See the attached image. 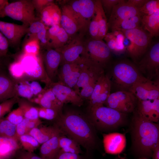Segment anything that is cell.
<instances>
[{
    "label": "cell",
    "mask_w": 159,
    "mask_h": 159,
    "mask_svg": "<svg viewBox=\"0 0 159 159\" xmlns=\"http://www.w3.org/2000/svg\"><path fill=\"white\" fill-rule=\"evenodd\" d=\"M103 142L106 153L117 154L122 153L126 145L125 135L122 133L113 132L103 135Z\"/></svg>",
    "instance_id": "cell-21"
},
{
    "label": "cell",
    "mask_w": 159,
    "mask_h": 159,
    "mask_svg": "<svg viewBox=\"0 0 159 159\" xmlns=\"http://www.w3.org/2000/svg\"><path fill=\"white\" fill-rule=\"evenodd\" d=\"M40 44L35 37L29 36V37L24 47V54L37 56L40 53Z\"/></svg>",
    "instance_id": "cell-37"
},
{
    "label": "cell",
    "mask_w": 159,
    "mask_h": 159,
    "mask_svg": "<svg viewBox=\"0 0 159 159\" xmlns=\"http://www.w3.org/2000/svg\"><path fill=\"white\" fill-rule=\"evenodd\" d=\"M141 73L147 79L152 80L158 76L159 68V42L153 43L137 63Z\"/></svg>",
    "instance_id": "cell-8"
},
{
    "label": "cell",
    "mask_w": 159,
    "mask_h": 159,
    "mask_svg": "<svg viewBox=\"0 0 159 159\" xmlns=\"http://www.w3.org/2000/svg\"><path fill=\"white\" fill-rule=\"evenodd\" d=\"M91 39H97L99 32L98 16L95 11L89 24L88 29Z\"/></svg>",
    "instance_id": "cell-43"
},
{
    "label": "cell",
    "mask_w": 159,
    "mask_h": 159,
    "mask_svg": "<svg viewBox=\"0 0 159 159\" xmlns=\"http://www.w3.org/2000/svg\"><path fill=\"white\" fill-rule=\"evenodd\" d=\"M61 10L60 24L69 37L79 31H85L81 21L69 5L63 6Z\"/></svg>",
    "instance_id": "cell-15"
},
{
    "label": "cell",
    "mask_w": 159,
    "mask_h": 159,
    "mask_svg": "<svg viewBox=\"0 0 159 159\" xmlns=\"http://www.w3.org/2000/svg\"><path fill=\"white\" fill-rule=\"evenodd\" d=\"M47 86L63 104L69 102L79 107L83 105V99L74 89L59 82H52Z\"/></svg>",
    "instance_id": "cell-14"
},
{
    "label": "cell",
    "mask_w": 159,
    "mask_h": 159,
    "mask_svg": "<svg viewBox=\"0 0 159 159\" xmlns=\"http://www.w3.org/2000/svg\"><path fill=\"white\" fill-rule=\"evenodd\" d=\"M81 21L85 31L88 29L90 22L95 11V1L76 0L68 4Z\"/></svg>",
    "instance_id": "cell-17"
},
{
    "label": "cell",
    "mask_w": 159,
    "mask_h": 159,
    "mask_svg": "<svg viewBox=\"0 0 159 159\" xmlns=\"http://www.w3.org/2000/svg\"><path fill=\"white\" fill-rule=\"evenodd\" d=\"M95 11L98 16L99 23V32L97 39L102 40L107 33L108 22L100 0L95 1Z\"/></svg>",
    "instance_id": "cell-31"
},
{
    "label": "cell",
    "mask_w": 159,
    "mask_h": 159,
    "mask_svg": "<svg viewBox=\"0 0 159 159\" xmlns=\"http://www.w3.org/2000/svg\"><path fill=\"white\" fill-rule=\"evenodd\" d=\"M121 31L131 41L127 51L132 59L137 63L149 48L152 37L142 28Z\"/></svg>",
    "instance_id": "cell-5"
},
{
    "label": "cell",
    "mask_w": 159,
    "mask_h": 159,
    "mask_svg": "<svg viewBox=\"0 0 159 159\" xmlns=\"http://www.w3.org/2000/svg\"><path fill=\"white\" fill-rule=\"evenodd\" d=\"M32 0H20L9 3L4 9L5 16H7L23 24L29 26L37 19Z\"/></svg>",
    "instance_id": "cell-6"
},
{
    "label": "cell",
    "mask_w": 159,
    "mask_h": 159,
    "mask_svg": "<svg viewBox=\"0 0 159 159\" xmlns=\"http://www.w3.org/2000/svg\"><path fill=\"white\" fill-rule=\"evenodd\" d=\"M121 0H100L102 7L105 13L109 15H110L113 7Z\"/></svg>",
    "instance_id": "cell-48"
},
{
    "label": "cell",
    "mask_w": 159,
    "mask_h": 159,
    "mask_svg": "<svg viewBox=\"0 0 159 159\" xmlns=\"http://www.w3.org/2000/svg\"><path fill=\"white\" fill-rule=\"evenodd\" d=\"M9 69L10 75L14 80L20 79L25 76L24 69L19 61L11 64Z\"/></svg>",
    "instance_id": "cell-41"
},
{
    "label": "cell",
    "mask_w": 159,
    "mask_h": 159,
    "mask_svg": "<svg viewBox=\"0 0 159 159\" xmlns=\"http://www.w3.org/2000/svg\"><path fill=\"white\" fill-rule=\"evenodd\" d=\"M59 144L60 149L64 152L78 154L80 152L79 144L71 138L60 135Z\"/></svg>",
    "instance_id": "cell-35"
},
{
    "label": "cell",
    "mask_w": 159,
    "mask_h": 159,
    "mask_svg": "<svg viewBox=\"0 0 159 159\" xmlns=\"http://www.w3.org/2000/svg\"><path fill=\"white\" fill-rule=\"evenodd\" d=\"M42 123V122L39 118L33 120H30L27 125L26 134L32 129L38 127Z\"/></svg>",
    "instance_id": "cell-55"
},
{
    "label": "cell",
    "mask_w": 159,
    "mask_h": 159,
    "mask_svg": "<svg viewBox=\"0 0 159 159\" xmlns=\"http://www.w3.org/2000/svg\"><path fill=\"white\" fill-rule=\"evenodd\" d=\"M29 120L24 118L21 122L16 125V135L18 140L21 136L26 134L27 125Z\"/></svg>",
    "instance_id": "cell-50"
},
{
    "label": "cell",
    "mask_w": 159,
    "mask_h": 159,
    "mask_svg": "<svg viewBox=\"0 0 159 159\" xmlns=\"http://www.w3.org/2000/svg\"><path fill=\"white\" fill-rule=\"evenodd\" d=\"M138 10L142 17L152 14L159 10V0H148L143 7Z\"/></svg>",
    "instance_id": "cell-40"
},
{
    "label": "cell",
    "mask_w": 159,
    "mask_h": 159,
    "mask_svg": "<svg viewBox=\"0 0 159 159\" xmlns=\"http://www.w3.org/2000/svg\"><path fill=\"white\" fill-rule=\"evenodd\" d=\"M42 57L47 74L51 82H53L58 74V68L61 62V54L57 49L49 48Z\"/></svg>",
    "instance_id": "cell-22"
},
{
    "label": "cell",
    "mask_w": 159,
    "mask_h": 159,
    "mask_svg": "<svg viewBox=\"0 0 159 159\" xmlns=\"http://www.w3.org/2000/svg\"><path fill=\"white\" fill-rule=\"evenodd\" d=\"M39 13L40 20L46 26L60 24L61 10L54 2L46 6Z\"/></svg>",
    "instance_id": "cell-25"
},
{
    "label": "cell",
    "mask_w": 159,
    "mask_h": 159,
    "mask_svg": "<svg viewBox=\"0 0 159 159\" xmlns=\"http://www.w3.org/2000/svg\"><path fill=\"white\" fill-rule=\"evenodd\" d=\"M90 112V121L94 126L103 130H113L125 122L126 114L104 105Z\"/></svg>",
    "instance_id": "cell-4"
},
{
    "label": "cell",
    "mask_w": 159,
    "mask_h": 159,
    "mask_svg": "<svg viewBox=\"0 0 159 159\" xmlns=\"http://www.w3.org/2000/svg\"><path fill=\"white\" fill-rule=\"evenodd\" d=\"M86 50L90 58L103 67L110 58L111 52L102 40L89 39L85 43Z\"/></svg>",
    "instance_id": "cell-12"
},
{
    "label": "cell",
    "mask_w": 159,
    "mask_h": 159,
    "mask_svg": "<svg viewBox=\"0 0 159 159\" xmlns=\"http://www.w3.org/2000/svg\"><path fill=\"white\" fill-rule=\"evenodd\" d=\"M61 132V131L56 125L35 128L27 134L33 137L39 144H42Z\"/></svg>",
    "instance_id": "cell-27"
},
{
    "label": "cell",
    "mask_w": 159,
    "mask_h": 159,
    "mask_svg": "<svg viewBox=\"0 0 159 159\" xmlns=\"http://www.w3.org/2000/svg\"><path fill=\"white\" fill-rule=\"evenodd\" d=\"M88 58L84 56L75 62L62 64L61 70L57 74L58 82L74 89L77 83L81 70Z\"/></svg>",
    "instance_id": "cell-10"
},
{
    "label": "cell",
    "mask_w": 159,
    "mask_h": 159,
    "mask_svg": "<svg viewBox=\"0 0 159 159\" xmlns=\"http://www.w3.org/2000/svg\"><path fill=\"white\" fill-rule=\"evenodd\" d=\"M136 113L140 117L157 123L159 120V99L138 100Z\"/></svg>",
    "instance_id": "cell-20"
},
{
    "label": "cell",
    "mask_w": 159,
    "mask_h": 159,
    "mask_svg": "<svg viewBox=\"0 0 159 159\" xmlns=\"http://www.w3.org/2000/svg\"><path fill=\"white\" fill-rule=\"evenodd\" d=\"M16 96L30 101L34 97L31 88L24 77L19 80H15Z\"/></svg>",
    "instance_id": "cell-33"
},
{
    "label": "cell",
    "mask_w": 159,
    "mask_h": 159,
    "mask_svg": "<svg viewBox=\"0 0 159 159\" xmlns=\"http://www.w3.org/2000/svg\"><path fill=\"white\" fill-rule=\"evenodd\" d=\"M61 27L60 24L55 25L51 26L47 31V38L49 43V48L50 43L55 38Z\"/></svg>",
    "instance_id": "cell-52"
},
{
    "label": "cell",
    "mask_w": 159,
    "mask_h": 159,
    "mask_svg": "<svg viewBox=\"0 0 159 159\" xmlns=\"http://www.w3.org/2000/svg\"><path fill=\"white\" fill-rule=\"evenodd\" d=\"M18 141L12 138L0 137V158L14 157L20 149Z\"/></svg>",
    "instance_id": "cell-30"
},
{
    "label": "cell",
    "mask_w": 159,
    "mask_h": 159,
    "mask_svg": "<svg viewBox=\"0 0 159 159\" xmlns=\"http://www.w3.org/2000/svg\"><path fill=\"white\" fill-rule=\"evenodd\" d=\"M57 50L61 54L62 64L74 62L83 56H88L85 43L79 37L74 38L62 48Z\"/></svg>",
    "instance_id": "cell-13"
},
{
    "label": "cell",
    "mask_w": 159,
    "mask_h": 159,
    "mask_svg": "<svg viewBox=\"0 0 159 159\" xmlns=\"http://www.w3.org/2000/svg\"><path fill=\"white\" fill-rule=\"evenodd\" d=\"M9 45L7 39L0 32V58L6 55Z\"/></svg>",
    "instance_id": "cell-49"
},
{
    "label": "cell",
    "mask_w": 159,
    "mask_h": 159,
    "mask_svg": "<svg viewBox=\"0 0 159 159\" xmlns=\"http://www.w3.org/2000/svg\"><path fill=\"white\" fill-rule=\"evenodd\" d=\"M132 146L142 158L151 157L153 150L159 143V126L139 116L136 113L133 120Z\"/></svg>",
    "instance_id": "cell-2"
},
{
    "label": "cell",
    "mask_w": 159,
    "mask_h": 159,
    "mask_svg": "<svg viewBox=\"0 0 159 159\" xmlns=\"http://www.w3.org/2000/svg\"><path fill=\"white\" fill-rule=\"evenodd\" d=\"M129 91L134 95L138 100L159 99L158 80L153 81L143 77L134 84Z\"/></svg>",
    "instance_id": "cell-11"
},
{
    "label": "cell",
    "mask_w": 159,
    "mask_h": 159,
    "mask_svg": "<svg viewBox=\"0 0 159 159\" xmlns=\"http://www.w3.org/2000/svg\"><path fill=\"white\" fill-rule=\"evenodd\" d=\"M103 73V67L94 62L89 58L81 70L74 89L79 95L81 90L90 81L99 78Z\"/></svg>",
    "instance_id": "cell-16"
},
{
    "label": "cell",
    "mask_w": 159,
    "mask_h": 159,
    "mask_svg": "<svg viewBox=\"0 0 159 159\" xmlns=\"http://www.w3.org/2000/svg\"><path fill=\"white\" fill-rule=\"evenodd\" d=\"M30 102L38 104L41 107L53 110L59 114L62 113L63 104L57 98L51 90L47 86L44 89L42 93Z\"/></svg>",
    "instance_id": "cell-23"
},
{
    "label": "cell",
    "mask_w": 159,
    "mask_h": 159,
    "mask_svg": "<svg viewBox=\"0 0 159 159\" xmlns=\"http://www.w3.org/2000/svg\"><path fill=\"white\" fill-rule=\"evenodd\" d=\"M137 101L131 92L120 90L110 93L104 104L107 107L126 114L134 110Z\"/></svg>",
    "instance_id": "cell-9"
},
{
    "label": "cell",
    "mask_w": 159,
    "mask_h": 159,
    "mask_svg": "<svg viewBox=\"0 0 159 159\" xmlns=\"http://www.w3.org/2000/svg\"><path fill=\"white\" fill-rule=\"evenodd\" d=\"M142 17L140 15H137L127 18L112 28L111 29L112 30H125L135 28H142L141 21Z\"/></svg>",
    "instance_id": "cell-34"
},
{
    "label": "cell",
    "mask_w": 159,
    "mask_h": 159,
    "mask_svg": "<svg viewBox=\"0 0 159 159\" xmlns=\"http://www.w3.org/2000/svg\"><path fill=\"white\" fill-rule=\"evenodd\" d=\"M14 157L15 159H42L33 152H29L24 150L19 149Z\"/></svg>",
    "instance_id": "cell-46"
},
{
    "label": "cell",
    "mask_w": 159,
    "mask_h": 159,
    "mask_svg": "<svg viewBox=\"0 0 159 159\" xmlns=\"http://www.w3.org/2000/svg\"><path fill=\"white\" fill-rule=\"evenodd\" d=\"M148 0H128L126 1L128 4L139 9L143 7Z\"/></svg>",
    "instance_id": "cell-54"
},
{
    "label": "cell",
    "mask_w": 159,
    "mask_h": 159,
    "mask_svg": "<svg viewBox=\"0 0 159 159\" xmlns=\"http://www.w3.org/2000/svg\"><path fill=\"white\" fill-rule=\"evenodd\" d=\"M35 10L39 13L46 6L54 2L53 0H32Z\"/></svg>",
    "instance_id": "cell-51"
},
{
    "label": "cell",
    "mask_w": 159,
    "mask_h": 159,
    "mask_svg": "<svg viewBox=\"0 0 159 159\" xmlns=\"http://www.w3.org/2000/svg\"><path fill=\"white\" fill-rule=\"evenodd\" d=\"M0 137L12 138L18 141L16 135V125L6 119H0Z\"/></svg>",
    "instance_id": "cell-36"
},
{
    "label": "cell",
    "mask_w": 159,
    "mask_h": 159,
    "mask_svg": "<svg viewBox=\"0 0 159 159\" xmlns=\"http://www.w3.org/2000/svg\"><path fill=\"white\" fill-rule=\"evenodd\" d=\"M142 28L152 37L159 35V10L153 14L142 17Z\"/></svg>",
    "instance_id": "cell-29"
},
{
    "label": "cell",
    "mask_w": 159,
    "mask_h": 159,
    "mask_svg": "<svg viewBox=\"0 0 159 159\" xmlns=\"http://www.w3.org/2000/svg\"><path fill=\"white\" fill-rule=\"evenodd\" d=\"M56 120V125L71 139L86 149L96 146V136L94 126L85 116L77 112L69 111L60 114Z\"/></svg>",
    "instance_id": "cell-1"
},
{
    "label": "cell",
    "mask_w": 159,
    "mask_h": 159,
    "mask_svg": "<svg viewBox=\"0 0 159 159\" xmlns=\"http://www.w3.org/2000/svg\"><path fill=\"white\" fill-rule=\"evenodd\" d=\"M16 97L15 80L7 75L0 74V102Z\"/></svg>",
    "instance_id": "cell-26"
},
{
    "label": "cell",
    "mask_w": 159,
    "mask_h": 159,
    "mask_svg": "<svg viewBox=\"0 0 159 159\" xmlns=\"http://www.w3.org/2000/svg\"><path fill=\"white\" fill-rule=\"evenodd\" d=\"M29 26L19 25L0 20V32L8 40L9 44L15 46L28 32Z\"/></svg>",
    "instance_id": "cell-18"
},
{
    "label": "cell",
    "mask_w": 159,
    "mask_h": 159,
    "mask_svg": "<svg viewBox=\"0 0 159 159\" xmlns=\"http://www.w3.org/2000/svg\"><path fill=\"white\" fill-rule=\"evenodd\" d=\"M60 134L42 144L40 149V157L42 159H55L60 149L59 144Z\"/></svg>",
    "instance_id": "cell-28"
},
{
    "label": "cell",
    "mask_w": 159,
    "mask_h": 159,
    "mask_svg": "<svg viewBox=\"0 0 159 159\" xmlns=\"http://www.w3.org/2000/svg\"><path fill=\"white\" fill-rule=\"evenodd\" d=\"M112 77V81L120 90L129 91L134 84L144 76L134 64L122 60L114 64Z\"/></svg>",
    "instance_id": "cell-3"
},
{
    "label": "cell",
    "mask_w": 159,
    "mask_h": 159,
    "mask_svg": "<svg viewBox=\"0 0 159 159\" xmlns=\"http://www.w3.org/2000/svg\"><path fill=\"white\" fill-rule=\"evenodd\" d=\"M125 39V37L122 31L115 30L107 33L103 39L111 52L118 55L126 51L124 44Z\"/></svg>",
    "instance_id": "cell-24"
},
{
    "label": "cell",
    "mask_w": 159,
    "mask_h": 159,
    "mask_svg": "<svg viewBox=\"0 0 159 159\" xmlns=\"http://www.w3.org/2000/svg\"><path fill=\"white\" fill-rule=\"evenodd\" d=\"M55 159H80L78 154L66 152L61 149Z\"/></svg>",
    "instance_id": "cell-53"
},
{
    "label": "cell",
    "mask_w": 159,
    "mask_h": 159,
    "mask_svg": "<svg viewBox=\"0 0 159 159\" xmlns=\"http://www.w3.org/2000/svg\"><path fill=\"white\" fill-rule=\"evenodd\" d=\"M140 159H148L146 158H142Z\"/></svg>",
    "instance_id": "cell-58"
},
{
    "label": "cell",
    "mask_w": 159,
    "mask_h": 159,
    "mask_svg": "<svg viewBox=\"0 0 159 159\" xmlns=\"http://www.w3.org/2000/svg\"><path fill=\"white\" fill-rule=\"evenodd\" d=\"M19 140L24 150L29 152H33L40 144L33 137L28 134L21 136Z\"/></svg>",
    "instance_id": "cell-39"
},
{
    "label": "cell",
    "mask_w": 159,
    "mask_h": 159,
    "mask_svg": "<svg viewBox=\"0 0 159 159\" xmlns=\"http://www.w3.org/2000/svg\"><path fill=\"white\" fill-rule=\"evenodd\" d=\"M26 79L31 88L34 97L42 92L44 89L42 87L38 82L32 79H28L26 78Z\"/></svg>",
    "instance_id": "cell-47"
},
{
    "label": "cell",
    "mask_w": 159,
    "mask_h": 159,
    "mask_svg": "<svg viewBox=\"0 0 159 159\" xmlns=\"http://www.w3.org/2000/svg\"><path fill=\"white\" fill-rule=\"evenodd\" d=\"M17 102L21 110L24 118L30 120L39 118L37 107L33 106L27 100L19 97Z\"/></svg>",
    "instance_id": "cell-32"
},
{
    "label": "cell",
    "mask_w": 159,
    "mask_h": 159,
    "mask_svg": "<svg viewBox=\"0 0 159 159\" xmlns=\"http://www.w3.org/2000/svg\"><path fill=\"white\" fill-rule=\"evenodd\" d=\"M9 3L8 0H0V17L3 18L5 16L4 9Z\"/></svg>",
    "instance_id": "cell-56"
},
{
    "label": "cell",
    "mask_w": 159,
    "mask_h": 159,
    "mask_svg": "<svg viewBox=\"0 0 159 159\" xmlns=\"http://www.w3.org/2000/svg\"><path fill=\"white\" fill-rule=\"evenodd\" d=\"M152 157L153 159H159V143L154 148Z\"/></svg>",
    "instance_id": "cell-57"
},
{
    "label": "cell",
    "mask_w": 159,
    "mask_h": 159,
    "mask_svg": "<svg viewBox=\"0 0 159 159\" xmlns=\"http://www.w3.org/2000/svg\"><path fill=\"white\" fill-rule=\"evenodd\" d=\"M137 15H140L138 9L127 4L125 1L121 0L112 10L108 26L111 29L122 21Z\"/></svg>",
    "instance_id": "cell-19"
},
{
    "label": "cell",
    "mask_w": 159,
    "mask_h": 159,
    "mask_svg": "<svg viewBox=\"0 0 159 159\" xmlns=\"http://www.w3.org/2000/svg\"><path fill=\"white\" fill-rule=\"evenodd\" d=\"M19 97H16L5 101L0 104V119L10 111Z\"/></svg>",
    "instance_id": "cell-45"
},
{
    "label": "cell",
    "mask_w": 159,
    "mask_h": 159,
    "mask_svg": "<svg viewBox=\"0 0 159 159\" xmlns=\"http://www.w3.org/2000/svg\"><path fill=\"white\" fill-rule=\"evenodd\" d=\"M69 36L61 26L54 40L49 44V48L58 49L62 48L67 42Z\"/></svg>",
    "instance_id": "cell-38"
},
{
    "label": "cell",
    "mask_w": 159,
    "mask_h": 159,
    "mask_svg": "<svg viewBox=\"0 0 159 159\" xmlns=\"http://www.w3.org/2000/svg\"><path fill=\"white\" fill-rule=\"evenodd\" d=\"M39 117L48 120L56 119L59 114L55 110L42 107H37Z\"/></svg>",
    "instance_id": "cell-42"
},
{
    "label": "cell",
    "mask_w": 159,
    "mask_h": 159,
    "mask_svg": "<svg viewBox=\"0 0 159 159\" xmlns=\"http://www.w3.org/2000/svg\"><path fill=\"white\" fill-rule=\"evenodd\" d=\"M19 61L24 69L25 76L43 82L46 85L51 82L46 73L42 55L40 53L37 56L24 54Z\"/></svg>",
    "instance_id": "cell-7"
},
{
    "label": "cell",
    "mask_w": 159,
    "mask_h": 159,
    "mask_svg": "<svg viewBox=\"0 0 159 159\" xmlns=\"http://www.w3.org/2000/svg\"><path fill=\"white\" fill-rule=\"evenodd\" d=\"M21 109L19 107L11 111L7 116L6 119L13 124L17 125L24 118Z\"/></svg>",
    "instance_id": "cell-44"
}]
</instances>
